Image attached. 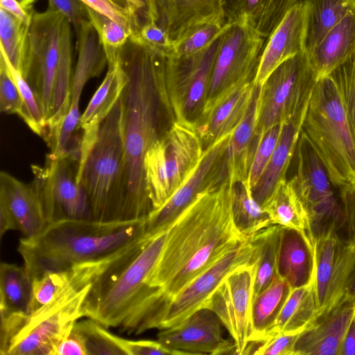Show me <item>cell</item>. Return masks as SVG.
Returning <instances> with one entry per match:
<instances>
[{"mask_svg": "<svg viewBox=\"0 0 355 355\" xmlns=\"http://www.w3.org/2000/svg\"><path fill=\"white\" fill-rule=\"evenodd\" d=\"M306 6L304 51L309 54L324 35L355 8L354 0H299Z\"/></svg>", "mask_w": 355, "mask_h": 355, "instance_id": "35", "label": "cell"}, {"mask_svg": "<svg viewBox=\"0 0 355 355\" xmlns=\"http://www.w3.org/2000/svg\"><path fill=\"white\" fill-rule=\"evenodd\" d=\"M306 6L293 5L268 37L253 83L261 86L282 62L304 51Z\"/></svg>", "mask_w": 355, "mask_h": 355, "instance_id": "20", "label": "cell"}, {"mask_svg": "<svg viewBox=\"0 0 355 355\" xmlns=\"http://www.w3.org/2000/svg\"><path fill=\"white\" fill-rule=\"evenodd\" d=\"M250 238L223 254L185 286L168 304L157 329L173 327L203 308L206 300L228 274L243 265L250 263Z\"/></svg>", "mask_w": 355, "mask_h": 355, "instance_id": "16", "label": "cell"}, {"mask_svg": "<svg viewBox=\"0 0 355 355\" xmlns=\"http://www.w3.org/2000/svg\"><path fill=\"white\" fill-rule=\"evenodd\" d=\"M313 245V285L320 316L345 295L355 263V244L340 238L338 231L331 230L315 239Z\"/></svg>", "mask_w": 355, "mask_h": 355, "instance_id": "15", "label": "cell"}, {"mask_svg": "<svg viewBox=\"0 0 355 355\" xmlns=\"http://www.w3.org/2000/svg\"><path fill=\"white\" fill-rule=\"evenodd\" d=\"M48 8L61 13L75 31L89 20L87 6L80 0H48Z\"/></svg>", "mask_w": 355, "mask_h": 355, "instance_id": "50", "label": "cell"}, {"mask_svg": "<svg viewBox=\"0 0 355 355\" xmlns=\"http://www.w3.org/2000/svg\"><path fill=\"white\" fill-rule=\"evenodd\" d=\"M1 54L5 59L22 99L23 112L21 118L35 133L44 137L46 129V121L33 88L21 74L12 65L2 50H1Z\"/></svg>", "mask_w": 355, "mask_h": 355, "instance_id": "42", "label": "cell"}, {"mask_svg": "<svg viewBox=\"0 0 355 355\" xmlns=\"http://www.w3.org/2000/svg\"><path fill=\"white\" fill-rule=\"evenodd\" d=\"M85 6L124 26L132 35L139 33L141 24L137 13L116 0H80Z\"/></svg>", "mask_w": 355, "mask_h": 355, "instance_id": "44", "label": "cell"}, {"mask_svg": "<svg viewBox=\"0 0 355 355\" xmlns=\"http://www.w3.org/2000/svg\"><path fill=\"white\" fill-rule=\"evenodd\" d=\"M203 152L196 123L173 120L144 159L146 187L153 211L162 207L189 178Z\"/></svg>", "mask_w": 355, "mask_h": 355, "instance_id": "6", "label": "cell"}, {"mask_svg": "<svg viewBox=\"0 0 355 355\" xmlns=\"http://www.w3.org/2000/svg\"><path fill=\"white\" fill-rule=\"evenodd\" d=\"M25 8L33 10L35 0H18Z\"/></svg>", "mask_w": 355, "mask_h": 355, "instance_id": "59", "label": "cell"}, {"mask_svg": "<svg viewBox=\"0 0 355 355\" xmlns=\"http://www.w3.org/2000/svg\"><path fill=\"white\" fill-rule=\"evenodd\" d=\"M291 290L288 283L278 275L268 287L252 300L249 344L258 343L265 339Z\"/></svg>", "mask_w": 355, "mask_h": 355, "instance_id": "33", "label": "cell"}, {"mask_svg": "<svg viewBox=\"0 0 355 355\" xmlns=\"http://www.w3.org/2000/svg\"><path fill=\"white\" fill-rule=\"evenodd\" d=\"M354 1H355V0H354Z\"/></svg>", "mask_w": 355, "mask_h": 355, "instance_id": "61", "label": "cell"}, {"mask_svg": "<svg viewBox=\"0 0 355 355\" xmlns=\"http://www.w3.org/2000/svg\"><path fill=\"white\" fill-rule=\"evenodd\" d=\"M73 328L80 336L87 355H131L133 340L111 333L91 318L77 321Z\"/></svg>", "mask_w": 355, "mask_h": 355, "instance_id": "38", "label": "cell"}, {"mask_svg": "<svg viewBox=\"0 0 355 355\" xmlns=\"http://www.w3.org/2000/svg\"><path fill=\"white\" fill-rule=\"evenodd\" d=\"M145 220H59L36 236L21 238L17 251L33 279L114 254L144 235Z\"/></svg>", "mask_w": 355, "mask_h": 355, "instance_id": "3", "label": "cell"}, {"mask_svg": "<svg viewBox=\"0 0 355 355\" xmlns=\"http://www.w3.org/2000/svg\"><path fill=\"white\" fill-rule=\"evenodd\" d=\"M283 124L275 125L266 131L261 138L254 155L248 175L251 190L258 182L266 169L278 142Z\"/></svg>", "mask_w": 355, "mask_h": 355, "instance_id": "45", "label": "cell"}, {"mask_svg": "<svg viewBox=\"0 0 355 355\" xmlns=\"http://www.w3.org/2000/svg\"><path fill=\"white\" fill-rule=\"evenodd\" d=\"M277 272L292 289L313 282L314 245L306 233L283 227Z\"/></svg>", "mask_w": 355, "mask_h": 355, "instance_id": "23", "label": "cell"}, {"mask_svg": "<svg viewBox=\"0 0 355 355\" xmlns=\"http://www.w3.org/2000/svg\"><path fill=\"white\" fill-rule=\"evenodd\" d=\"M266 40L245 25L232 24L226 29L220 37L199 121L234 90L253 82Z\"/></svg>", "mask_w": 355, "mask_h": 355, "instance_id": "9", "label": "cell"}, {"mask_svg": "<svg viewBox=\"0 0 355 355\" xmlns=\"http://www.w3.org/2000/svg\"><path fill=\"white\" fill-rule=\"evenodd\" d=\"M116 1H118L119 3H121L122 5L130 8L131 10H132L133 11H135L137 13L136 10L132 3L131 0H116Z\"/></svg>", "mask_w": 355, "mask_h": 355, "instance_id": "60", "label": "cell"}, {"mask_svg": "<svg viewBox=\"0 0 355 355\" xmlns=\"http://www.w3.org/2000/svg\"><path fill=\"white\" fill-rule=\"evenodd\" d=\"M272 5V0H233L228 23L248 26L266 38Z\"/></svg>", "mask_w": 355, "mask_h": 355, "instance_id": "40", "label": "cell"}, {"mask_svg": "<svg viewBox=\"0 0 355 355\" xmlns=\"http://www.w3.org/2000/svg\"><path fill=\"white\" fill-rule=\"evenodd\" d=\"M301 131L306 135L339 191L355 183V139L332 79H318Z\"/></svg>", "mask_w": 355, "mask_h": 355, "instance_id": "4", "label": "cell"}, {"mask_svg": "<svg viewBox=\"0 0 355 355\" xmlns=\"http://www.w3.org/2000/svg\"><path fill=\"white\" fill-rule=\"evenodd\" d=\"M119 99L101 123L96 140L79 163L77 180L85 188L93 220H122L124 148Z\"/></svg>", "mask_w": 355, "mask_h": 355, "instance_id": "5", "label": "cell"}, {"mask_svg": "<svg viewBox=\"0 0 355 355\" xmlns=\"http://www.w3.org/2000/svg\"><path fill=\"white\" fill-rule=\"evenodd\" d=\"M232 211L234 225L245 237L271 225L269 216L255 201L248 180L232 184Z\"/></svg>", "mask_w": 355, "mask_h": 355, "instance_id": "37", "label": "cell"}, {"mask_svg": "<svg viewBox=\"0 0 355 355\" xmlns=\"http://www.w3.org/2000/svg\"><path fill=\"white\" fill-rule=\"evenodd\" d=\"M345 296L355 300V263L347 283Z\"/></svg>", "mask_w": 355, "mask_h": 355, "instance_id": "58", "label": "cell"}, {"mask_svg": "<svg viewBox=\"0 0 355 355\" xmlns=\"http://www.w3.org/2000/svg\"><path fill=\"white\" fill-rule=\"evenodd\" d=\"M328 76L337 87L355 139V53L335 68Z\"/></svg>", "mask_w": 355, "mask_h": 355, "instance_id": "43", "label": "cell"}, {"mask_svg": "<svg viewBox=\"0 0 355 355\" xmlns=\"http://www.w3.org/2000/svg\"><path fill=\"white\" fill-rule=\"evenodd\" d=\"M71 26L69 21L64 19L60 37L59 61L53 87L50 115L46 121V133L44 136L50 147L53 144L71 106L73 74Z\"/></svg>", "mask_w": 355, "mask_h": 355, "instance_id": "24", "label": "cell"}, {"mask_svg": "<svg viewBox=\"0 0 355 355\" xmlns=\"http://www.w3.org/2000/svg\"><path fill=\"white\" fill-rule=\"evenodd\" d=\"M224 328L211 310L202 308L182 322L159 329L157 338L175 355L237 354L234 340L225 338Z\"/></svg>", "mask_w": 355, "mask_h": 355, "instance_id": "18", "label": "cell"}, {"mask_svg": "<svg viewBox=\"0 0 355 355\" xmlns=\"http://www.w3.org/2000/svg\"><path fill=\"white\" fill-rule=\"evenodd\" d=\"M232 1L148 0L149 21L165 31L174 47L200 28L230 24Z\"/></svg>", "mask_w": 355, "mask_h": 355, "instance_id": "17", "label": "cell"}, {"mask_svg": "<svg viewBox=\"0 0 355 355\" xmlns=\"http://www.w3.org/2000/svg\"><path fill=\"white\" fill-rule=\"evenodd\" d=\"M0 111L7 114L23 112L22 99L4 58L0 55Z\"/></svg>", "mask_w": 355, "mask_h": 355, "instance_id": "46", "label": "cell"}, {"mask_svg": "<svg viewBox=\"0 0 355 355\" xmlns=\"http://www.w3.org/2000/svg\"><path fill=\"white\" fill-rule=\"evenodd\" d=\"M282 230L281 225H271L250 238L252 246L251 263L255 267L252 300L268 287L278 276Z\"/></svg>", "mask_w": 355, "mask_h": 355, "instance_id": "32", "label": "cell"}, {"mask_svg": "<svg viewBox=\"0 0 355 355\" xmlns=\"http://www.w3.org/2000/svg\"><path fill=\"white\" fill-rule=\"evenodd\" d=\"M56 355H87L84 343L73 327L58 345Z\"/></svg>", "mask_w": 355, "mask_h": 355, "instance_id": "52", "label": "cell"}, {"mask_svg": "<svg viewBox=\"0 0 355 355\" xmlns=\"http://www.w3.org/2000/svg\"><path fill=\"white\" fill-rule=\"evenodd\" d=\"M262 208L268 214L271 225L295 229L309 236L307 213L291 180H281Z\"/></svg>", "mask_w": 355, "mask_h": 355, "instance_id": "36", "label": "cell"}, {"mask_svg": "<svg viewBox=\"0 0 355 355\" xmlns=\"http://www.w3.org/2000/svg\"><path fill=\"white\" fill-rule=\"evenodd\" d=\"M355 53V8L324 35L309 53L319 78L328 76Z\"/></svg>", "mask_w": 355, "mask_h": 355, "instance_id": "28", "label": "cell"}, {"mask_svg": "<svg viewBox=\"0 0 355 355\" xmlns=\"http://www.w3.org/2000/svg\"><path fill=\"white\" fill-rule=\"evenodd\" d=\"M299 0H272L271 12L266 31V38L279 24L286 12Z\"/></svg>", "mask_w": 355, "mask_h": 355, "instance_id": "53", "label": "cell"}, {"mask_svg": "<svg viewBox=\"0 0 355 355\" xmlns=\"http://www.w3.org/2000/svg\"><path fill=\"white\" fill-rule=\"evenodd\" d=\"M131 1L142 26L144 24L148 22V0H131Z\"/></svg>", "mask_w": 355, "mask_h": 355, "instance_id": "57", "label": "cell"}, {"mask_svg": "<svg viewBox=\"0 0 355 355\" xmlns=\"http://www.w3.org/2000/svg\"><path fill=\"white\" fill-rule=\"evenodd\" d=\"M339 355H355V315L342 340Z\"/></svg>", "mask_w": 355, "mask_h": 355, "instance_id": "56", "label": "cell"}, {"mask_svg": "<svg viewBox=\"0 0 355 355\" xmlns=\"http://www.w3.org/2000/svg\"><path fill=\"white\" fill-rule=\"evenodd\" d=\"M301 131L295 122L284 123L281 134L270 161L257 184L251 190L255 201L262 207L277 184L286 178L288 166L293 158Z\"/></svg>", "mask_w": 355, "mask_h": 355, "instance_id": "30", "label": "cell"}, {"mask_svg": "<svg viewBox=\"0 0 355 355\" xmlns=\"http://www.w3.org/2000/svg\"><path fill=\"white\" fill-rule=\"evenodd\" d=\"M232 134L204 150L189 178L162 207L146 218L144 236L151 237L166 231L202 193L228 177L226 155Z\"/></svg>", "mask_w": 355, "mask_h": 355, "instance_id": "13", "label": "cell"}, {"mask_svg": "<svg viewBox=\"0 0 355 355\" xmlns=\"http://www.w3.org/2000/svg\"><path fill=\"white\" fill-rule=\"evenodd\" d=\"M346 241L355 244V183L338 191Z\"/></svg>", "mask_w": 355, "mask_h": 355, "instance_id": "49", "label": "cell"}, {"mask_svg": "<svg viewBox=\"0 0 355 355\" xmlns=\"http://www.w3.org/2000/svg\"><path fill=\"white\" fill-rule=\"evenodd\" d=\"M75 31L78 60L72 78L71 104L80 103L87 82L98 77L107 64L104 48L92 23L87 20Z\"/></svg>", "mask_w": 355, "mask_h": 355, "instance_id": "29", "label": "cell"}, {"mask_svg": "<svg viewBox=\"0 0 355 355\" xmlns=\"http://www.w3.org/2000/svg\"><path fill=\"white\" fill-rule=\"evenodd\" d=\"M80 151L73 149L53 159L47 157L51 193L53 205V221L92 220V213L87 193L78 182Z\"/></svg>", "mask_w": 355, "mask_h": 355, "instance_id": "19", "label": "cell"}, {"mask_svg": "<svg viewBox=\"0 0 355 355\" xmlns=\"http://www.w3.org/2000/svg\"><path fill=\"white\" fill-rule=\"evenodd\" d=\"M295 173L290 180L309 218V238L340 231L343 211L337 189L312 144L300 131L295 151ZM338 190V189H337Z\"/></svg>", "mask_w": 355, "mask_h": 355, "instance_id": "8", "label": "cell"}, {"mask_svg": "<svg viewBox=\"0 0 355 355\" xmlns=\"http://www.w3.org/2000/svg\"><path fill=\"white\" fill-rule=\"evenodd\" d=\"M166 51L130 36L118 59L128 81L119 98L124 148L122 220L146 219L153 211L145 183L144 159L172 118L165 78Z\"/></svg>", "mask_w": 355, "mask_h": 355, "instance_id": "2", "label": "cell"}, {"mask_svg": "<svg viewBox=\"0 0 355 355\" xmlns=\"http://www.w3.org/2000/svg\"><path fill=\"white\" fill-rule=\"evenodd\" d=\"M64 19L59 12L48 8L44 12H35L29 26L28 51L23 77L37 96L46 124L50 115Z\"/></svg>", "mask_w": 355, "mask_h": 355, "instance_id": "12", "label": "cell"}, {"mask_svg": "<svg viewBox=\"0 0 355 355\" xmlns=\"http://www.w3.org/2000/svg\"><path fill=\"white\" fill-rule=\"evenodd\" d=\"M319 76L303 51L279 65L261 86L255 133L260 141L272 127L302 125Z\"/></svg>", "mask_w": 355, "mask_h": 355, "instance_id": "7", "label": "cell"}, {"mask_svg": "<svg viewBox=\"0 0 355 355\" xmlns=\"http://www.w3.org/2000/svg\"><path fill=\"white\" fill-rule=\"evenodd\" d=\"M230 25H209L200 28L175 46L171 53L176 56H188L196 53L223 35Z\"/></svg>", "mask_w": 355, "mask_h": 355, "instance_id": "47", "label": "cell"}, {"mask_svg": "<svg viewBox=\"0 0 355 355\" xmlns=\"http://www.w3.org/2000/svg\"><path fill=\"white\" fill-rule=\"evenodd\" d=\"M232 185L227 177L202 193L167 230L162 256L144 281L140 310L143 333L157 329L168 304L185 286L249 238L234 223Z\"/></svg>", "mask_w": 355, "mask_h": 355, "instance_id": "1", "label": "cell"}, {"mask_svg": "<svg viewBox=\"0 0 355 355\" xmlns=\"http://www.w3.org/2000/svg\"><path fill=\"white\" fill-rule=\"evenodd\" d=\"M1 192L24 237H32L48 225L41 203L32 184H26L7 172L0 173Z\"/></svg>", "mask_w": 355, "mask_h": 355, "instance_id": "26", "label": "cell"}, {"mask_svg": "<svg viewBox=\"0 0 355 355\" xmlns=\"http://www.w3.org/2000/svg\"><path fill=\"white\" fill-rule=\"evenodd\" d=\"M355 315V300L344 297L301 332L294 355H339L342 340Z\"/></svg>", "mask_w": 355, "mask_h": 355, "instance_id": "21", "label": "cell"}, {"mask_svg": "<svg viewBox=\"0 0 355 355\" xmlns=\"http://www.w3.org/2000/svg\"><path fill=\"white\" fill-rule=\"evenodd\" d=\"M10 230H19L17 223L4 195L0 192V236Z\"/></svg>", "mask_w": 355, "mask_h": 355, "instance_id": "54", "label": "cell"}, {"mask_svg": "<svg viewBox=\"0 0 355 355\" xmlns=\"http://www.w3.org/2000/svg\"><path fill=\"white\" fill-rule=\"evenodd\" d=\"M221 36L188 56L166 52V87L173 121L187 120L196 123L200 119Z\"/></svg>", "mask_w": 355, "mask_h": 355, "instance_id": "11", "label": "cell"}, {"mask_svg": "<svg viewBox=\"0 0 355 355\" xmlns=\"http://www.w3.org/2000/svg\"><path fill=\"white\" fill-rule=\"evenodd\" d=\"M107 66L105 77L80 116L78 129L83 130V145H92L94 142L101 123L119 101L128 81L119 59L116 63Z\"/></svg>", "mask_w": 355, "mask_h": 355, "instance_id": "25", "label": "cell"}, {"mask_svg": "<svg viewBox=\"0 0 355 355\" xmlns=\"http://www.w3.org/2000/svg\"><path fill=\"white\" fill-rule=\"evenodd\" d=\"M299 334H280L258 343H250L244 354L294 355V345Z\"/></svg>", "mask_w": 355, "mask_h": 355, "instance_id": "48", "label": "cell"}, {"mask_svg": "<svg viewBox=\"0 0 355 355\" xmlns=\"http://www.w3.org/2000/svg\"><path fill=\"white\" fill-rule=\"evenodd\" d=\"M31 279L24 266L0 265V318L29 314Z\"/></svg>", "mask_w": 355, "mask_h": 355, "instance_id": "34", "label": "cell"}, {"mask_svg": "<svg viewBox=\"0 0 355 355\" xmlns=\"http://www.w3.org/2000/svg\"><path fill=\"white\" fill-rule=\"evenodd\" d=\"M318 317V306L313 282L293 288L264 340L280 334H299Z\"/></svg>", "mask_w": 355, "mask_h": 355, "instance_id": "31", "label": "cell"}, {"mask_svg": "<svg viewBox=\"0 0 355 355\" xmlns=\"http://www.w3.org/2000/svg\"><path fill=\"white\" fill-rule=\"evenodd\" d=\"M30 24L0 8V45L12 65L23 76L28 44Z\"/></svg>", "mask_w": 355, "mask_h": 355, "instance_id": "39", "label": "cell"}, {"mask_svg": "<svg viewBox=\"0 0 355 355\" xmlns=\"http://www.w3.org/2000/svg\"><path fill=\"white\" fill-rule=\"evenodd\" d=\"M254 275L252 263L237 268L221 281L203 305L219 318L235 343L237 355L244 354L250 343Z\"/></svg>", "mask_w": 355, "mask_h": 355, "instance_id": "14", "label": "cell"}, {"mask_svg": "<svg viewBox=\"0 0 355 355\" xmlns=\"http://www.w3.org/2000/svg\"><path fill=\"white\" fill-rule=\"evenodd\" d=\"M90 284L73 288L26 315L4 355H56L58 345L83 317V304Z\"/></svg>", "mask_w": 355, "mask_h": 355, "instance_id": "10", "label": "cell"}, {"mask_svg": "<svg viewBox=\"0 0 355 355\" xmlns=\"http://www.w3.org/2000/svg\"><path fill=\"white\" fill-rule=\"evenodd\" d=\"M254 89L253 82L238 87L196 124L204 150L234 132L247 113Z\"/></svg>", "mask_w": 355, "mask_h": 355, "instance_id": "22", "label": "cell"}, {"mask_svg": "<svg viewBox=\"0 0 355 355\" xmlns=\"http://www.w3.org/2000/svg\"><path fill=\"white\" fill-rule=\"evenodd\" d=\"M0 8L24 23L31 24L34 10L25 8L18 0H0Z\"/></svg>", "mask_w": 355, "mask_h": 355, "instance_id": "55", "label": "cell"}, {"mask_svg": "<svg viewBox=\"0 0 355 355\" xmlns=\"http://www.w3.org/2000/svg\"><path fill=\"white\" fill-rule=\"evenodd\" d=\"M139 33L148 43L167 51H172L173 45L168 35L155 22L150 21L144 24Z\"/></svg>", "mask_w": 355, "mask_h": 355, "instance_id": "51", "label": "cell"}, {"mask_svg": "<svg viewBox=\"0 0 355 355\" xmlns=\"http://www.w3.org/2000/svg\"><path fill=\"white\" fill-rule=\"evenodd\" d=\"M260 90L261 86L254 85L247 113L230 139L226 160L228 178L232 184L248 180L252 159L259 142L255 129Z\"/></svg>", "mask_w": 355, "mask_h": 355, "instance_id": "27", "label": "cell"}, {"mask_svg": "<svg viewBox=\"0 0 355 355\" xmlns=\"http://www.w3.org/2000/svg\"><path fill=\"white\" fill-rule=\"evenodd\" d=\"M87 11L88 19L96 31L104 48L107 64L116 63L119 50L127 42L132 34L118 22L87 6Z\"/></svg>", "mask_w": 355, "mask_h": 355, "instance_id": "41", "label": "cell"}, {"mask_svg": "<svg viewBox=\"0 0 355 355\" xmlns=\"http://www.w3.org/2000/svg\"></svg>", "mask_w": 355, "mask_h": 355, "instance_id": "62", "label": "cell"}]
</instances>
